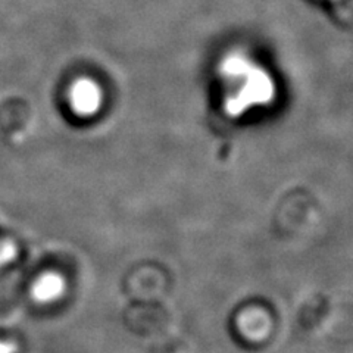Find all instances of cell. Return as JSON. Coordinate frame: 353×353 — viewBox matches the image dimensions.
<instances>
[{
  "label": "cell",
  "mask_w": 353,
  "mask_h": 353,
  "mask_svg": "<svg viewBox=\"0 0 353 353\" xmlns=\"http://www.w3.org/2000/svg\"><path fill=\"white\" fill-rule=\"evenodd\" d=\"M68 97L72 112L83 118L96 115L103 103L102 88L92 79L77 80L70 88Z\"/></svg>",
  "instance_id": "cell-1"
},
{
  "label": "cell",
  "mask_w": 353,
  "mask_h": 353,
  "mask_svg": "<svg viewBox=\"0 0 353 353\" xmlns=\"http://www.w3.org/2000/svg\"><path fill=\"white\" fill-rule=\"evenodd\" d=\"M14 256V246L10 243H0V261H8Z\"/></svg>",
  "instance_id": "cell-2"
}]
</instances>
